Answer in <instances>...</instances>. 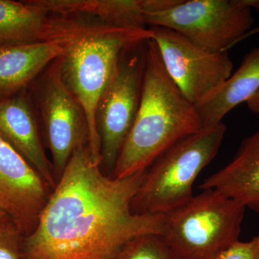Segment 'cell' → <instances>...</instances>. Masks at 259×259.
<instances>
[{
    "mask_svg": "<svg viewBox=\"0 0 259 259\" xmlns=\"http://www.w3.org/2000/svg\"><path fill=\"white\" fill-rule=\"evenodd\" d=\"M153 37L150 28L110 27L75 42L61 57V78L85 112L89 146L95 161L102 163L96 112L102 94L115 73L122 53Z\"/></svg>",
    "mask_w": 259,
    "mask_h": 259,
    "instance_id": "3957f363",
    "label": "cell"
},
{
    "mask_svg": "<svg viewBox=\"0 0 259 259\" xmlns=\"http://www.w3.org/2000/svg\"><path fill=\"white\" fill-rule=\"evenodd\" d=\"M76 41L56 40L0 48V100L23 92Z\"/></svg>",
    "mask_w": 259,
    "mask_h": 259,
    "instance_id": "4fadbf2b",
    "label": "cell"
},
{
    "mask_svg": "<svg viewBox=\"0 0 259 259\" xmlns=\"http://www.w3.org/2000/svg\"><path fill=\"white\" fill-rule=\"evenodd\" d=\"M146 171L108 176L89 144L80 146L35 230L24 237L22 259H112L133 238L161 235L164 214H136L131 207Z\"/></svg>",
    "mask_w": 259,
    "mask_h": 259,
    "instance_id": "6da1fadb",
    "label": "cell"
},
{
    "mask_svg": "<svg viewBox=\"0 0 259 259\" xmlns=\"http://www.w3.org/2000/svg\"><path fill=\"white\" fill-rule=\"evenodd\" d=\"M53 189L0 136V208L24 236L35 230Z\"/></svg>",
    "mask_w": 259,
    "mask_h": 259,
    "instance_id": "8fae6325",
    "label": "cell"
},
{
    "mask_svg": "<svg viewBox=\"0 0 259 259\" xmlns=\"http://www.w3.org/2000/svg\"><path fill=\"white\" fill-rule=\"evenodd\" d=\"M182 2V0H144L146 15L171 10L180 5Z\"/></svg>",
    "mask_w": 259,
    "mask_h": 259,
    "instance_id": "d6986e66",
    "label": "cell"
},
{
    "mask_svg": "<svg viewBox=\"0 0 259 259\" xmlns=\"http://www.w3.org/2000/svg\"><path fill=\"white\" fill-rule=\"evenodd\" d=\"M149 28L167 74L194 105L231 76L233 64L228 51L211 52L171 29Z\"/></svg>",
    "mask_w": 259,
    "mask_h": 259,
    "instance_id": "ba28073f",
    "label": "cell"
},
{
    "mask_svg": "<svg viewBox=\"0 0 259 259\" xmlns=\"http://www.w3.org/2000/svg\"><path fill=\"white\" fill-rule=\"evenodd\" d=\"M200 188L218 191L259 212V129L242 141L233 160L206 178Z\"/></svg>",
    "mask_w": 259,
    "mask_h": 259,
    "instance_id": "5bb4252c",
    "label": "cell"
},
{
    "mask_svg": "<svg viewBox=\"0 0 259 259\" xmlns=\"http://www.w3.org/2000/svg\"><path fill=\"white\" fill-rule=\"evenodd\" d=\"M149 40L127 48L122 53L115 73L97 105L101 167L108 176L112 177L139 111Z\"/></svg>",
    "mask_w": 259,
    "mask_h": 259,
    "instance_id": "8992f818",
    "label": "cell"
},
{
    "mask_svg": "<svg viewBox=\"0 0 259 259\" xmlns=\"http://www.w3.org/2000/svg\"><path fill=\"white\" fill-rule=\"evenodd\" d=\"M212 259H259V235L246 242H233Z\"/></svg>",
    "mask_w": 259,
    "mask_h": 259,
    "instance_id": "ac0fdd59",
    "label": "cell"
},
{
    "mask_svg": "<svg viewBox=\"0 0 259 259\" xmlns=\"http://www.w3.org/2000/svg\"><path fill=\"white\" fill-rule=\"evenodd\" d=\"M246 207L214 190H203L164 214L161 236L180 259H212L239 238Z\"/></svg>",
    "mask_w": 259,
    "mask_h": 259,
    "instance_id": "5b68a950",
    "label": "cell"
},
{
    "mask_svg": "<svg viewBox=\"0 0 259 259\" xmlns=\"http://www.w3.org/2000/svg\"><path fill=\"white\" fill-rule=\"evenodd\" d=\"M0 136L41 176L54 190L57 181L47 157L36 119L25 93L0 100Z\"/></svg>",
    "mask_w": 259,
    "mask_h": 259,
    "instance_id": "7c38bea8",
    "label": "cell"
},
{
    "mask_svg": "<svg viewBox=\"0 0 259 259\" xmlns=\"http://www.w3.org/2000/svg\"><path fill=\"white\" fill-rule=\"evenodd\" d=\"M112 259H180L161 235L148 233L126 243Z\"/></svg>",
    "mask_w": 259,
    "mask_h": 259,
    "instance_id": "2e32d148",
    "label": "cell"
},
{
    "mask_svg": "<svg viewBox=\"0 0 259 259\" xmlns=\"http://www.w3.org/2000/svg\"><path fill=\"white\" fill-rule=\"evenodd\" d=\"M202 129L195 107L167 74L150 39L139 111L112 177L125 178L147 169L172 145Z\"/></svg>",
    "mask_w": 259,
    "mask_h": 259,
    "instance_id": "7a4b0ae2",
    "label": "cell"
},
{
    "mask_svg": "<svg viewBox=\"0 0 259 259\" xmlns=\"http://www.w3.org/2000/svg\"><path fill=\"white\" fill-rule=\"evenodd\" d=\"M226 132L222 122L186 136L161 153L146 169L132 201L133 212L165 214L187 203L196 179L215 157Z\"/></svg>",
    "mask_w": 259,
    "mask_h": 259,
    "instance_id": "277c9868",
    "label": "cell"
},
{
    "mask_svg": "<svg viewBox=\"0 0 259 259\" xmlns=\"http://www.w3.org/2000/svg\"><path fill=\"white\" fill-rule=\"evenodd\" d=\"M24 237L11 218L0 219V259H22Z\"/></svg>",
    "mask_w": 259,
    "mask_h": 259,
    "instance_id": "e0dca14e",
    "label": "cell"
},
{
    "mask_svg": "<svg viewBox=\"0 0 259 259\" xmlns=\"http://www.w3.org/2000/svg\"><path fill=\"white\" fill-rule=\"evenodd\" d=\"M259 91V47L243 58L234 74L202 101L194 105L202 129L215 127L234 107Z\"/></svg>",
    "mask_w": 259,
    "mask_h": 259,
    "instance_id": "9a60e30c",
    "label": "cell"
},
{
    "mask_svg": "<svg viewBox=\"0 0 259 259\" xmlns=\"http://www.w3.org/2000/svg\"><path fill=\"white\" fill-rule=\"evenodd\" d=\"M247 106L252 113L259 115V91L246 102Z\"/></svg>",
    "mask_w": 259,
    "mask_h": 259,
    "instance_id": "ffe728a7",
    "label": "cell"
},
{
    "mask_svg": "<svg viewBox=\"0 0 259 259\" xmlns=\"http://www.w3.org/2000/svg\"><path fill=\"white\" fill-rule=\"evenodd\" d=\"M258 33L259 25L258 26L255 27V28H252L251 30H249V31L246 32V33H245V35H243V37H242V38L241 39V40H240V42H241L242 40H245V39L248 38V37L252 36V35H256V34Z\"/></svg>",
    "mask_w": 259,
    "mask_h": 259,
    "instance_id": "7402d4cb",
    "label": "cell"
},
{
    "mask_svg": "<svg viewBox=\"0 0 259 259\" xmlns=\"http://www.w3.org/2000/svg\"><path fill=\"white\" fill-rule=\"evenodd\" d=\"M150 26L180 32L211 52H225L253 28L251 8L244 0H182L175 8L146 14Z\"/></svg>",
    "mask_w": 259,
    "mask_h": 259,
    "instance_id": "52a82bcc",
    "label": "cell"
},
{
    "mask_svg": "<svg viewBox=\"0 0 259 259\" xmlns=\"http://www.w3.org/2000/svg\"><path fill=\"white\" fill-rule=\"evenodd\" d=\"M8 217H9V216L7 214V213L0 208V219H3V218Z\"/></svg>",
    "mask_w": 259,
    "mask_h": 259,
    "instance_id": "603a6c76",
    "label": "cell"
},
{
    "mask_svg": "<svg viewBox=\"0 0 259 259\" xmlns=\"http://www.w3.org/2000/svg\"><path fill=\"white\" fill-rule=\"evenodd\" d=\"M61 57L45 71L35 93L57 182L76 148L89 144L88 119L61 78Z\"/></svg>",
    "mask_w": 259,
    "mask_h": 259,
    "instance_id": "9c48e42d",
    "label": "cell"
},
{
    "mask_svg": "<svg viewBox=\"0 0 259 259\" xmlns=\"http://www.w3.org/2000/svg\"><path fill=\"white\" fill-rule=\"evenodd\" d=\"M245 5L251 9H255L259 13V0H244Z\"/></svg>",
    "mask_w": 259,
    "mask_h": 259,
    "instance_id": "44dd1931",
    "label": "cell"
},
{
    "mask_svg": "<svg viewBox=\"0 0 259 259\" xmlns=\"http://www.w3.org/2000/svg\"><path fill=\"white\" fill-rule=\"evenodd\" d=\"M105 26L86 18H69L44 11L28 1L0 0V48L78 40L100 33Z\"/></svg>",
    "mask_w": 259,
    "mask_h": 259,
    "instance_id": "30bf717a",
    "label": "cell"
}]
</instances>
